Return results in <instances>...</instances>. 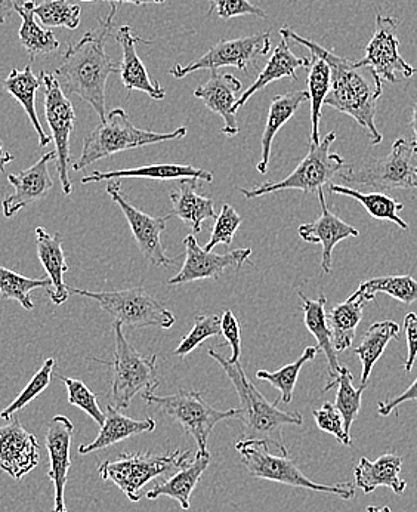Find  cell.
<instances>
[{"instance_id": "cell-1", "label": "cell", "mask_w": 417, "mask_h": 512, "mask_svg": "<svg viewBox=\"0 0 417 512\" xmlns=\"http://www.w3.org/2000/svg\"><path fill=\"white\" fill-rule=\"evenodd\" d=\"M110 8V14L101 18L94 30L86 33L79 42L69 45L60 67L54 73L63 91L82 98L95 110L101 122L107 120L105 88L108 76L120 73V63L111 60L105 52L107 40L114 37L116 3H110Z\"/></svg>"}, {"instance_id": "cell-2", "label": "cell", "mask_w": 417, "mask_h": 512, "mask_svg": "<svg viewBox=\"0 0 417 512\" xmlns=\"http://www.w3.org/2000/svg\"><path fill=\"white\" fill-rule=\"evenodd\" d=\"M278 33L284 39L293 40L299 46H304L313 54V57L323 58L329 64L330 91L324 101V106L348 114L361 128L369 132L373 146L381 144L383 135L379 132L375 122L376 103L381 98L383 91L381 77L375 74L372 80L367 79L366 74L361 72L363 67H357L347 58L339 57L313 40L299 36L289 27H283Z\"/></svg>"}, {"instance_id": "cell-3", "label": "cell", "mask_w": 417, "mask_h": 512, "mask_svg": "<svg viewBox=\"0 0 417 512\" xmlns=\"http://www.w3.org/2000/svg\"><path fill=\"white\" fill-rule=\"evenodd\" d=\"M209 356L227 373L230 381L239 394L240 422L244 428V439L262 440L276 447L280 455L289 456L283 440V428L287 425H302V416L298 412H284L276 403H270L261 391L253 385L244 372L240 362L231 363L213 348L208 351Z\"/></svg>"}, {"instance_id": "cell-4", "label": "cell", "mask_w": 417, "mask_h": 512, "mask_svg": "<svg viewBox=\"0 0 417 512\" xmlns=\"http://www.w3.org/2000/svg\"><path fill=\"white\" fill-rule=\"evenodd\" d=\"M187 128L181 126L169 134L144 131L138 129L123 109H114L107 114V120L101 122L83 141V150L79 159L73 163V171L79 172L92 163L105 157L113 156L120 151L165 143V141L181 140L187 135Z\"/></svg>"}, {"instance_id": "cell-5", "label": "cell", "mask_w": 417, "mask_h": 512, "mask_svg": "<svg viewBox=\"0 0 417 512\" xmlns=\"http://www.w3.org/2000/svg\"><path fill=\"white\" fill-rule=\"evenodd\" d=\"M114 360L105 362L97 360L104 365L113 367V385H111V399L117 410L128 409L132 400L141 394L156 393L160 379L157 373V356H144L138 353L123 333V326L114 322Z\"/></svg>"}, {"instance_id": "cell-6", "label": "cell", "mask_w": 417, "mask_h": 512, "mask_svg": "<svg viewBox=\"0 0 417 512\" xmlns=\"http://www.w3.org/2000/svg\"><path fill=\"white\" fill-rule=\"evenodd\" d=\"M270 443L262 440L243 439L236 444L237 452L242 456V464L250 476L259 480L274 481L287 486L301 487L314 492L330 493L345 501L354 498L355 484L339 483L333 486L318 484L310 480L289 456L273 455Z\"/></svg>"}, {"instance_id": "cell-7", "label": "cell", "mask_w": 417, "mask_h": 512, "mask_svg": "<svg viewBox=\"0 0 417 512\" xmlns=\"http://www.w3.org/2000/svg\"><path fill=\"white\" fill-rule=\"evenodd\" d=\"M190 456V450L182 453L179 449L169 453H122L100 464L98 474L104 481L116 484L129 501L139 502L145 484L184 467L191 461Z\"/></svg>"}, {"instance_id": "cell-8", "label": "cell", "mask_w": 417, "mask_h": 512, "mask_svg": "<svg viewBox=\"0 0 417 512\" xmlns=\"http://www.w3.org/2000/svg\"><path fill=\"white\" fill-rule=\"evenodd\" d=\"M148 406L178 422L197 444V452H208V441L213 428L221 421L239 418L240 409L219 410L210 406L199 391H178L171 396L147 394L142 397Z\"/></svg>"}, {"instance_id": "cell-9", "label": "cell", "mask_w": 417, "mask_h": 512, "mask_svg": "<svg viewBox=\"0 0 417 512\" xmlns=\"http://www.w3.org/2000/svg\"><path fill=\"white\" fill-rule=\"evenodd\" d=\"M69 292L94 299L105 313L113 317L114 322L120 323L123 328L125 326L126 328L156 326V328L171 329L175 325L174 314L144 288L114 292H89L69 288Z\"/></svg>"}, {"instance_id": "cell-10", "label": "cell", "mask_w": 417, "mask_h": 512, "mask_svg": "<svg viewBox=\"0 0 417 512\" xmlns=\"http://www.w3.org/2000/svg\"><path fill=\"white\" fill-rule=\"evenodd\" d=\"M336 134L330 132L318 144H311L305 159L296 166L295 171L284 178L280 183H264L252 190L240 188V193L246 199H255L265 194L276 193L284 190H301L304 193H315L323 188V185L330 184L332 178L338 175L342 169L347 168L345 159L339 154L330 153V147L335 143Z\"/></svg>"}, {"instance_id": "cell-11", "label": "cell", "mask_w": 417, "mask_h": 512, "mask_svg": "<svg viewBox=\"0 0 417 512\" xmlns=\"http://www.w3.org/2000/svg\"><path fill=\"white\" fill-rule=\"evenodd\" d=\"M406 138L392 144L391 153L382 159H372L360 168L347 166L339 177L344 183L364 184L378 190H413L417 188V162Z\"/></svg>"}, {"instance_id": "cell-12", "label": "cell", "mask_w": 417, "mask_h": 512, "mask_svg": "<svg viewBox=\"0 0 417 512\" xmlns=\"http://www.w3.org/2000/svg\"><path fill=\"white\" fill-rule=\"evenodd\" d=\"M43 88H45V117L52 132V141L55 144V159H57V172L61 188L66 196L73 191L71 185L69 166L70 137L76 123V113L73 104L67 98L66 92L61 88L60 82L54 74L40 72Z\"/></svg>"}, {"instance_id": "cell-13", "label": "cell", "mask_w": 417, "mask_h": 512, "mask_svg": "<svg viewBox=\"0 0 417 512\" xmlns=\"http://www.w3.org/2000/svg\"><path fill=\"white\" fill-rule=\"evenodd\" d=\"M271 49V32H262L258 35L239 37V39H225L216 43L205 55L197 58L193 63L182 66L176 64L171 70L175 79H184L185 76L200 70L216 72L221 67H236L247 73V67L258 57H265Z\"/></svg>"}, {"instance_id": "cell-14", "label": "cell", "mask_w": 417, "mask_h": 512, "mask_svg": "<svg viewBox=\"0 0 417 512\" xmlns=\"http://www.w3.org/2000/svg\"><path fill=\"white\" fill-rule=\"evenodd\" d=\"M400 20L395 17L376 15L375 35L370 39L363 60L357 61V67H369L381 79L389 83H397L398 74L404 79H410L417 73L400 54V39H398Z\"/></svg>"}, {"instance_id": "cell-15", "label": "cell", "mask_w": 417, "mask_h": 512, "mask_svg": "<svg viewBox=\"0 0 417 512\" xmlns=\"http://www.w3.org/2000/svg\"><path fill=\"white\" fill-rule=\"evenodd\" d=\"M105 191L125 215L132 236L137 242L139 252L144 255V258L154 267L166 268L175 264L178 259L169 258L165 248H163L162 239H160L163 231H165L166 221L171 220V218L168 215L163 218L151 217V215L139 211L137 206L129 202L128 196L120 188V183H116V181L114 183L108 181Z\"/></svg>"}, {"instance_id": "cell-16", "label": "cell", "mask_w": 417, "mask_h": 512, "mask_svg": "<svg viewBox=\"0 0 417 512\" xmlns=\"http://www.w3.org/2000/svg\"><path fill=\"white\" fill-rule=\"evenodd\" d=\"M185 261L181 271L175 277L168 280L169 285H184V283L196 282V280H218L227 268H242L244 262L249 261L252 249H236L227 254H213L200 248L194 234L185 237Z\"/></svg>"}, {"instance_id": "cell-17", "label": "cell", "mask_w": 417, "mask_h": 512, "mask_svg": "<svg viewBox=\"0 0 417 512\" xmlns=\"http://www.w3.org/2000/svg\"><path fill=\"white\" fill-rule=\"evenodd\" d=\"M74 425L67 416L57 415L49 422L45 444L49 455L48 477L54 484V512H69L66 505V486L71 468L70 449Z\"/></svg>"}, {"instance_id": "cell-18", "label": "cell", "mask_w": 417, "mask_h": 512, "mask_svg": "<svg viewBox=\"0 0 417 512\" xmlns=\"http://www.w3.org/2000/svg\"><path fill=\"white\" fill-rule=\"evenodd\" d=\"M40 449L36 437L27 433L20 418L0 427V470L21 480L39 465Z\"/></svg>"}, {"instance_id": "cell-19", "label": "cell", "mask_w": 417, "mask_h": 512, "mask_svg": "<svg viewBox=\"0 0 417 512\" xmlns=\"http://www.w3.org/2000/svg\"><path fill=\"white\" fill-rule=\"evenodd\" d=\"M55 157V151L43 154L35 165L26 171L8 175V183L14 187V193L6 194L2 200L3 215L6 218L14 217L21 209L48 196L49 191L54 188L48 166Z\"/></svg>"}, {"instance_id": "cell-20", "label": "cell", "mask_w": 417, "mask_h": 512, "mask_svg": "<svg viewBox=\"0 0 417 512\" xmlns=\"http://www.w3.org/2000/svg\"><path fill=\"white\" fill-rule=\"evenodd\" d=\"M318 200L321 205V217L310 224H302L299 227V237L304 242L318 243L323 248L321 252V270L324 274L332 273V254L335 246L348 237L360 236V231L341 218L336 217L329 208H327L326 197H324L323 188L317 191Z\"/></svg>"}, {"instance_id": "cell-21", "label": "cell", "mask_w": 417, "mask_h": 512, "mask_svg": "<svg viewBox=\"0 0 417 512\" xmlns=\"http://www.w3.org/2000/svg\"><path fill=\"white\" fill-rule=\"evenodd\" d=\"M116 37L119 45L122 46V63H120V79L126 91H141L153 100H163L166 97L165 88L160 83L153 82L150 74L147 73L144 63L137 52L138 43L150 45V40L141 39L132 33L129 26H122L117 30Z\"/></svg>"}, {"instance_id": "cell-22", "label": "cell", "mask_w": 417, "mask_h": 512, "mask_svg": "<svg viewBox=\"0 0 417 512\" xmlns=\"http://www.w3.org/2000/svg\"><path fill=\"white\" fill-rule=\"evenodd\" d=\"M242 88V82L233 74L212 72L208 82L194 91V97L202 100L210 111L219 114L224 119L225 126L222 128V134L228 135V137H234L240 132L234 106L239 100L237 95Z\"/></svg>"}, {"instance_id": "cell-23", "label": "cell", "mask_w": 417, "mask_h": 512, "mask_svg": "<svg viewBox=\"0 0 417 512\" xmlns=\"http://www.w3.org/2000/svg\"><path fill=\"white\" fill-rule=\"evenodd\" d=\"M37 256L46 271V277L51 280L49 298L55 305H63L69 299V288L64 283V274L69 271L66 254L63 249V239L60 233L51 234L46 228H36Z\"/></svg>"}, {"instance_id": "cell-24", "label": "cell", "mask_w": 417, "mask_h": 512, "mask_svg": "<svg viewBox=\"0 0 417 512\" xmlns=\"http://www.w3.org/2000/svg\"><path fill=\"white\" fill-rule=\"evenodd\" d=\"M403 462V456L394 453L379 456L375 462L361 458L354 468L355 487H360L366 495L382 486L401 495L407 489V481L400 477Z\"/></svg>"}, {"instance_id": "cell-25", "label": "cell", "mask_w": 417, "mask_h": 512, "mask_svg": "<svg viewBox=\"0 0 417 512\" xmlns=\"http://www.w3.org/2000/svg\"><path fill=\"white\" fill-rule=\"evenodd\" d=\"M199 181L197 178L179 180L178 190L171 193L172 212L168 215L169 218L178 217L193 234L202 231L203 222L216 218L213 200L197 193Z\"/></svg>"}, {"instance_id": "cell-26", "label": "cell", "mask_w": 417, "mask_h": 512, "mask_svg": "<svg viewBox=\"0 0 417 512\" xmlns=\"http://www.w3.org/2000/svg\"><path fill=\"white\" fill-rule=\"evenodd\" d=\"M311 64H313V60H310V58H299L296 57V55H293V52L290 51L287 39H284L283 37L281 42L276 46V49H274L273 54H271L270 60H268L265 69L259 73L255 82H253L252 85H250L249 88L240 95L236 106H234V113H237V110L242 109L244 104L249 101L250 97H253L256 92L261 91V89H264L265 86L270 85V83L284 79V77L296 82V80H298L296 70L310 69Z\"/></svg>"}, {"instance_id": "cell-27", "label": "cell", "mask_w": 417, "mask_h": 512, "mask_svg": "<svg viewBox=\"0 0 417 512\" xmlns=\"http://www.w3.org/2000/svg\"><path fill=\"white\" fill-rule=\"evenodd\" d=\"M154 430H156V421L153 418L132 419L122 415L113 404H108L100 434L92 443L80 444L79 453L88 455V453L114 446L120 441L139 436V434L153 433Z\"/></svg>"}, {"instance_id": "cell-28", "label": "cell", "mask_w": 417, "mask_h": 512, "mask_svg": "<svg viewBox=\"0 0 417 512\" xmlns=\"http://www.w3.org/2000/svg\"><path fill=\"white\" fill-rule=\"evenodd\" d=\"M125 178H142V180L174 181L184 178H197L212 183V172L194 168L191 165L166 163V165H148L141 168L123 169V171H94L82 178V184L101 183V181L125 180Z\"/></svg>"}, {"instance_id": "cell-29", "label": "cell", "mask_w": 417, "mask_h": 512, "mask_svg": "<svg viewBox=\"0 0 417 512\" xmlns=\"http://www.w3.org/2000/svg\"><path fill=\"white\" fill-rule=\"evenodd\" d=\"M209 464V450L208 452H197V455L184 467L179 468L174 476L163 481V483L156 484L153 489L145 493V496L151 501L160 498V496H168V498L178 502L182 510H190V499L194 487L199 483L203 473L208 470Z\"/></svg>"}, {"instance_id": "cell-30", "label": "cell", "mask_w": 417, "mask_h": 512, "mask_svg": "<svg viewBox=\"0 0 417 512\" xmlns=\"http://www.w3.org/2000/svg\"><path fill=\"white\" fill-rule=\"evenodd\" d=\"M310 101L308 91H289L283 95H277L271 100L270 111H268L267 125L261 140V162L256 165L259 174H267L270 165L271 148L278 131L295 116L296 111L302 104Z\"/></svg>"}, {"instance_id": "cell-31", "label": "cell", "mask_w": 417, "mask_h": 512, "mask_svg": "<svg viewBox=\"0 0 417 512\" xmlns=\"http://www.w3.org/2000/svg\"><path fill=\"white\" fill-rule=\"evenodd\" d=\"M370 302L360 291H355L342 304L336 305L327 314V325L332 333L333 348L336 353H342L351 348L355 332L363 319V310Z\"/></svg>"}, {"instance_id": "cell-32", "label": "cell", "mask_w": 417, "mask_h": 512, "mask_svg": "<svg viewBox=\"0 0 417 512\" xmlns=\"http://www.w3.org/2000/svg\"><path fill=\"white\" fill-rule=\"evenodd\" d=\"M42 86V80L33 73L32 67L27 66L24 70L12 69L9 76L3 80V88L12 95L18 103L21 104L30 123L35 128L37 137H39L40 147H46L51 143L52 138L46 135L40 125L39 116L36 111V92Z\"/></svg>"}, {"instance_id": "cell-33", "label": "cell", "mask_w": 417, "mask_h": 512, "mask_svg": "<svg viewBox=\"0 0 417 512\" xmlns=\"http://www.w3.org/2000/svg\"><path fill=\"white\" fill-rule=\"evenodd\" d=\"M35 8L36 0L15 2V12H18L21 20H23L18 37H20L21 45L26 49L32 60L40 57V55L52 54L60 48V42H58L54 32L37 23Z\"/></svg>"}, {"instance_id": "cell-34", "label": "cell", "mask_w": 417, "mask_h": 512, "mask_svg": "<svg viewBox=\"0 0 417 512\" xmlns=\"http://www.w3.org/2000/svg\"><path fill=\"white\" fill-rule=\"evenodd\" d=\"M302 301V311H304V322L311 335L317 339L318 350L323 351L329 363L330 376H335L339 372L338 356H336L335 348H333L332 333H330L329 325H327L326 314V296L320 295L318 299L308 298L304 292H298Z\"/></svg>"}, {"instance_id": "cell-35", "label": "cell", "mask_w": 417, "mask_h": 512, "mask_svg": "<svg viewBox=\"0 0 417 512\" xmlns=\"http://www.w3.org/2000/svg\"><path fill=\"white\" fill-rule=\"evenodd\" d=\"M400 333V325L392 320H383V322L373 323L367 332L364 333L363 341L355 348L354 353L360 359L363 372H361V387H367L370 375H372L373 366L381 359L385 353L386 345L389 341L397 338Z\"/></svg>"}, {"instance_id": "cell-36", "label": "cell", "mask_w": 417, "mask_h": 512, "mask_svg": "<svg viewBox=\"0 0 417 512\" xmlns=\"http://www.w3.org/2000/svg\"><path fill=\"white\" fill-rule=\"evenodd\" d=\"M329 190L335 194L351 197L364 206L367 212L375 220L391 221L397 224L401 230H409V224L398 217V212L404 209L403 203L397 202L392 197L383 193H361V191L349 188L347 185L329 184Z\"/></svg>"}, {"instance_id": "cell-37", "label": "cell", "mask_w": 417, "mask_h": 512, "mask_svg": "<svg viewBox=\"0 0 417 512\" xmlns=\"http://www.w3.org/2000/svg\"><path fill=\"white\" fill-rule=\"evenodd\" d=\"M352 379L354 378H352V373L349 372L348 367L341 366L339 372L332 376V381L324 388V393H326V391L338 387L335 407L344 419L345 431L349 436H351L352 424L358 418V413L361 410V397H363L364 390L367 388H355L352 385Z\"/></svg>"}, {"instance_id": "cell-38", "label": "cell", "mask_w": 417, "mask_h": 512, "mask_svg": "<svg viewBox=\"0 0 417 512\" xmlns=\"http://www.w3.org/2000/svg\"><path fill=\"white\" fill-rule=\"evenodd\" d=\"M307 82L311 104V144H318L320 143L321 109L330 91V67L323 58L313 57Z\"/></svg>"}, {"instance_id": "cell-39", "label": "cell", "mask_w": 417, "mask_h": 512, "mask_svg": "<svg viewBox=\"0 0 417 512\" xmlns=\"http://www.w3.org/2000/svg\"><path fill=\"white\" fill-rule=\"evenodd\" d=\"M52 283L48 277L43 279H29V277L21 276L9 268L0 265V296L3 299H11L17 301L24 310H33L35 304L32 301V292L36 289H51Z\"/></svg>"}, {"instance_id": "cell-40", "label": "cell", "mask_w": 417, "mask_h": 512, "mask_svg": "<svg viewBox=\"0 0 417 512\" xmlns=\"http://www.w3.org/2000/svg\"><path fill=\"white\" fill-rule=\"evenodd\" d=\"M318 347L305 348L302 356L296 362L289 363V365L281 367L277 372H268V370H258L256 378L261 381L270 382L276 390L280 391L281 402L289 404L292 403L293 393H295L296 382H298L299 373L305 363L311 362L317 357Z\"/></svg>"}, {"instance_id": "cell-41", "label": "cell", "mask_w": 417, "mask_h": 512, "mask_svg": "<svg viewBox=\"0 0 417 512\" xmlns=\"http://www.w3.org/2000/svg\"><path fill=\"white\" fill-rule=\"evenodd\" d=\"M358 291L366 295L369 301L376 298V293H386L397 301L410 305L417 301V280L412 276L376 277L361 283Z\"/></svg>"}, {"instance_id": "cell-42", "label": "cell", "mask_w": 417, "mask_h": 512, "mask_svg": "<svg viewBox=\"0 0 417 512\" xmlns=\"http://www.w3.org/2000/svg\"><path fill=\"white\" fill-rule=\"evenodd\" d=\"M35 14L48 29L64 27L67 30H76L80 24L82 8L69 0H43L36 5Z\"/></svg>"}, {"instance_id": "cell-43", "label": "cell", "mask_w": 417, "mask_h": 512, "mask_svg": "<svg viewBox=\"0 0 417 512\" xmlns=\"http://www.w3.org/2000/svg\"><path fill=\"white\" fill-rule=\"evenodd\" d=\"M55 366H57V362H55L54 359L46 360L43 366L37 370L32 381L18 394L17 399L0 412V418H2L3 421H11V416L14 415V413L20 412L27 404L32 403L37 396H40V394L51 385L52 373H54Z\"/></svg>"}, {"instance_id": "cell-44", "label": "cell", "mask_w": 417, "mask_h": 512, "mask_svg": "<svg viewBox=\"0 0 417 512\" xmlns=\"http://www.w3.org/2000/svg\"><path fill=\"white\" fill-rule=\"evenodd\" d=\"M222 316L219 314H210V316H197L194 320L193 329L187 336L182 338L181 344L176 347L174 356L185 357L193 353L197 347L208 341L213 336H221Z\"/></svg>"}, {"instance_id": "cell-45", "label": "cell", "mask_w": 417, "mask_h": 512, "mask_svg": "<svg viewBox=\"0 0 417 512\" xmlns=\"http://www.w3.org/2000/svg\"><path fill=\"white\" fill-rule=\"evenodd\" d=\"M58 379L66 385L69 403L82 409L101 427L105 421V413L98 404L97 394L92 393L89 387H86V384H83L79 379L67 378L63 375H58Z\"/></svg>"}, {"instance_id": "cell-46", "label": "cell", "mask_w": 417, "mask_h": 512, "mask_svg": "<svg viewBox=\"0 0 417 512\" xmlns=\"http://www.w3.org/2000/svg\"><path fill=\"white\" fill-rule=\"evenodd\" d=\"M242 222L243 218L233 206H222L221 214L216 217L212 237H210L208 245L205 246L206 251L212 252L218 245L230 246Z\"/></svg>"}, {"instance_id": "cell-47", "label": "cell", "mask_w": 417, "mask_h": 512, "mask_svg": "<svg viewBox=\"0 0 417 512\" xmlns=\"http://www.w3.org/2000/svg\"><path fill=\"white\" fill-rule=\"evenodd\" d=\"M315 424L324 433L332 434L339 443L344 446H351V436L345 431L344 419L336 409L335 404L324 403L320 409L314 410Z\"/></svg>"}, {"instance_id": "cell-48", "label": "cell", "mask_w": 417, "mask_h": 512, "mask_svg": "<svg viewBox=\"0 0 417 512\" xmlns=\"http://www.w3.org/2000/svg\"><path fill=\"white\" fill-rule=\"evenodd\" d=\"M218 11L221 20H231L234 17L253 15V17L268 18L267 12L259 6L253 5L249 0H210L209 15Z\"/></svg>"}, {"instance_id": "cell-49", "label": "cell", "mask_w": 417, "mask_h": 512, "mask_svg": "<svg viewBox=\"0 0 417 512\" xmlns=\"http://www.w3.org/2000/svg\"><path fill=\"white\" fill-rule=\"evenodd\" d=\"M221 329L222 336H224L225 341H227L231 351H233L228 362H240V356H242V332H240V325L233 311L228 310L222 314Z\"/></svg>"}, {"instance_id": "cell-50", "label": "cell", "mask_w": 417, "mask_h": 512, "mask_svg": "<svg viewBox=\"0 0 417 512\" xmlns=\"http://www.w3.org/2000/svg\"><path fill=\"white\" fill-rule=\"evenodd\" d=\"M404 332L407 339V359L404 363V370L412 372L417 359V314L409 313L404 319Z\"/></svg>"}, {"instance_id": "cell-51", "label": "cell", "mask_w": 417, "mask_h": 512, "mask_svg": "<svg viewBox=\"0 0 417 512\" xmlns=\"http://www.w3.org/2000/svg\"><path fill=\"white\" fill-rule=\"evenodd\" d=\"M406 402H416L417 403V378L416 381L404 391L401 396L395 397V399L388 400V402H379L378 403V413L381 416H389L395 409H397L400 404Z\"/></svg>"}, {"instance_id": "cell-52", "label": "cell", "mask_w": 417, "mask_h": 512, "mask_svg": "<svg viewBox=\"0 0 417 512\" xmlns=\"http://www.w3.org/2000/svg\"><path fill=\"white\" fill-rule=\"evenodd\" d=\"M15 11L14 0H0V26L6 23L12 12Z\"/></svg>"}, {"instance_id": "cell-53", "label": "cell", "mask_w": 417, "mask_h": 512, "mask_svg": "<svg viewBox=\"0 0 417 512\" xmlns=\"http://www.w3.org/2000/svg\"><path fill=\"white\" fill-rule=\"evenodd\" d=\"M80 2H97V0H80ZM110 3H135V5H147V3H165L166 0H103Z\"/></svg>"}, {"instance_id": "cell-54", "label": "cell", "mask_w": 417, "mask_h": 512, "mask_svg": "<svg viewBox=\"0 0 417 512\" xmlns=\"http://www.w3.org/2000/svg\"><path fill=\"white\" fill-rule=\"evenodd\" d=\"M12 160H14V156L3 150L2 138H0V172H5L6 165H9Z\"/></svg>"}, {"instance_id": "cell-55", "label": "cell", "mask_w": 417, "mask_h": 512, "mask_svg": "<svg viewBox=\"0 0 417 512\" xmlns=\"http://www.w3.org/2000/svg\"><path fill=\"white\" fill-rule=\"evenodd\" d=\"M412 129L413 132H415V138H413V141L412 143H410V146H412L413 153L417 154V103L415 104V107H413Z\"/></svg>"}, {"instance_id": "cell-56", "label": "cell", "mask_w": 417, "mask_h": 512, "mask_svg": "<svg viewBox=\"0 0 417 512\" xmlns=\"http://www.w3.org/2000/svg\"><path fill=\"white\" fill-rule=\"evenodd\" d=\"M367 512H392L391 508L389 507H375V505H370V507H367Z\"/></svg>"}]
</instances>
